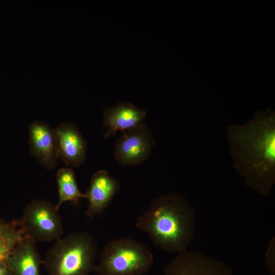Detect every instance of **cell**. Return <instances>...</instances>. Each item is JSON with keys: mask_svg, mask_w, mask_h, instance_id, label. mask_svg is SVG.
<instances>
[{"mask_svg": "<svg viewBox=\"0 0 275 275\" xmlns=\"http://www.w3.org/2000/svg\"><path fill=\"white\" fill-rule=\"evenodd\" d=\"M19 220L25 235L36 241L57 240L64 233L59 210L47 200L32 201L24 208Z\"/></svg>", "mask_w": 275, "mask_h": 275, "instance_id": "cell-5", "label": "cell"}, {"mask_svg": "<svg viewBox=\"0 0 275 275\" xmlns=\"http://www.w3.org/2000/svg\"><path fill=\"white\" fill-rule=\"evenodd\" d=\"M25 236L19 219H0V261L6 260Z\"/></svg>", "mask_w": 275, "mask_h": 275, "instance_id": "cell-14", "label": "cell"}, {"mask_svg": "<svg viewBox=\"0 0 275 275\" xmlns=\"http://www.w3.org/2000/svg\"><path fill=\"white\" fill-rule=\"evenodd\" d=\"M265 263L271 274L275 273V240L272 237L269 241L265 256Z\"/></svg>", "mask_w": 275, "mask_h": 275, "instance_id": "cell-15", "label": "cell"}, {"mask_svg": "<svg viewBox=\"0 0 275 275\" xmlns=\"http://www.w3.org/2000/svg\"><path fill=\"white\" fill-rule=\"evenodd\" d=\"M96 253L91 235L74 232L56 240L43 263L48 275H89L95 269Z\"/></svg>", "mask_w": 275, "mask_h": 275, "instance_id": "cell-3", "label": "cell"}, {"mask_svg": "<svg viewBox=\"0 0 275 275\" xmlns=\"http://www.w3.org/2000/svg\"><path fill=\"white\" fill-rule=\"evenodd\" d=\"M54 131L58 158L67 166H80L86 158L87 144L77 127L71 123H63Z\"/></svg>", "mask_w": 275, "mask_h": 275, "instance_id": "cell-8", "label": "cell"}, {"mask_svg": "<svg viewBox=\"0 0 275 275\" xmlns=\"http://www.w3.org/2000/svg\"><path fill=\"white\" fill-rule=\"evenodd\" d=\"M58 187L59 199L55 205L59 210L63 203L70 201L77 204L81 198H86L85 194L79 190L73 171L67 168L60 169L56 175Z\"/></svg>", "mask_w": 275, "mask_h": 275, "instance_id": "cell-13", "label": "cell"}, {"mask_svg": "<svg viewBox=\"0 0 275 275\" xmlns=\"http://www.w3.org/2000/svg\"><path fill=\"white\" fill-rule=\"evenodd\" d=\"M0 275H12L6 260L0 261Z\"/></svg>", "mask_w": 275, "mask_h": 275, "instance_id": "cell-16", "label": "cell"}, {"mask_svg": "<svg viewBox=\"0 0 275 275\" xmlns=\"http://www.w3.org/2000/svg\"><path fill=\"white\" fill-rule=\"evenodd\" d=\"M154 144L150 130L141 124L124 131L116 142L115 158L124 165H140L149 157Z\"/></svg>", "mask_w": 275, "mask_h": 275, "instance_id": "cell-7", "label": "cell"}, {"mask_svg": "<svg viewBox=\"0 0 275 275\" xmlns=\"http://www.w3.org/2000/svg\"><path fill=\"white\" fill-rule=\"evenodd\" d=\"M146 114L145 111L128 102L106 107L103 112L106 128L104 138L115 135L118 131H125L144 123Z\"/></svg>", "mask_w": 275, "mask_h": 275, "instance_id": "cell-11", "label": "cell"}, {"mask_svg": "<svg viewBox=\"0 0 275 275\" xmlns=\"http://www.w3.org/2000/svg\"><path fill=\"white\" fill-rule=\"evenodd\" d=\"M36 241L25 236L6 259L12 275H41Z\"/></svg>", "mask_w": 275, "mask_h": 275, "instance_id": "cell-12", "label": "cell"}, {"mask_svg": "<svg viewBox=\"0 0 275 275\" xmlns=\"http://www.w3.org/2000/svg\"><path fill=\"white\" fill-rule=\"evenodd\" d=\"M163 275H234L222 260L186 250L177 254L163 268Z\"/></svg>", "mask_w": 275, "mask_h": 275, "instance_id": "cell-6", "label": "cell"}, {"mask_svg": "<svg viewBox=\"0 0 275 275\" xmlns=\"http://www.w3.org/2000/svg\"><path fill=\"white\" fill-rule=\"evenodd\" d=\"M119 188L118 181L105 170H100L92 176L85 194L89 205L86 215L93 218L108 206Z\"/></svg>", "mask_w": 275, "mask_h": 275, "instance_id": "cell-10", "label": "cell"}, {"mask_svg": "<svg viewBox=\"0 0 275 275\" xmlns=\"http://www.w3.org/2000/svg\"><path fill=\"white\" fill-rule=\"evenodd\" d=\"M227 138L233 166L246 186L267 197L275 183V113L257 111L242 125H230Z\"/></svg>", "mask_w": 275, "mask_h": 275, "instance_id": "cell-1", "label": "cell"}, {"mask_svg": "<svg viewBox=\"0 0 275 275\" xmlns=\"http://www.w3.org/2000/svg\"><path fill=\"white\" fill-rule=\"evenodd\" d=\"M153 262V254L147 246L130 237H122L104 246L95 270L98 275H143Z\"/></svg>", "mask_w": 275, "mask_h": 275, "instance_id": "cell-4", "label": "cell"}, {"mask_svg": "<svg viewBox=\"0 0 275 275\" xmlns=\"http://www.w3.org/2000/svg\"><path fill=\"white\" fill-rule=\"evenodd\" d=\"M29 134L32 154L48 170L54 169L58 158L54 129L37 121L31 124Z\"/></svg>", "mask_w": 275, "mask_h": 275, "instance_id": "cell-9", "label": "cell"}, {"mask_svg": "<svg viewBox=\"0 0 275 275\" xmlns=\"http://www.w3.org/2000/svg\"><path fill=\"white\" fill-rule=\"evenodd\" d=\"M136 226L160 249L178 254L187 250L196 233V213L183 195L176 193L154 199L136 219Z\"/></svg>", "mask_w": 275, "mask_h": 275, "instance_id": "cell-2", "label": "cell"}]
</instances>
